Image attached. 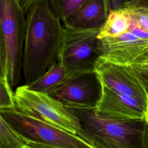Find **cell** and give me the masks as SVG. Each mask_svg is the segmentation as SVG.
<instances>
[{"instance_id":"obj_1","label":"cell","mask_w":148,"mask_h":148,"mask_svg":"<svg viewBox=\"0 0 148 148\" xmlns=\"http://www.w3.org/2000/svg\"><path fill=\"white\" fill-rule=\"evenodd\" d=\"M63 28L47 0H38L27 14L22 68L28 86L43 76L57 63Z\"/></svg>"},{"instance_id":"obj_2","label":"cell","mask_w":148,"mask_h":148,"mask_svg":"<svg viewBox=\"0 0 148 148\" xmlns=\"http://www.w3.org/2000/svg\"><path fill=\"white\" fill-rule=\"evenodd\" d=\"M68 107L80 123L77 135L93 148H145L146 119H114L98 113L96 107Z\"/></svg>"},{"instance_id":"obj_3","label":"cell","mask_w":148,"mask_h":148,"mask_svg":"<svg viewBox=\"0 0 148 148\" xmlns=\"http://www.w3.org/2000/svg\"><path fill=\"white\" fill-rule=\"evenodd\" d=\"M14 100V108L25 114L74 135L81 131L79 119L69 108L47 94L30 90L24 85L16 88Z\"/></svg>"},{"instance_id":"obj_4","label":"cell","mask_w":148,"mask_h":148,"mask_svg":"<svg viewBox=\"0 0 148 148\" xmlns=\"http://www.w3.org/2000/svg\"><path fill=\"white\" fill-rule=\"evenodd\" d=\"M0 114L14 132L27 140L61 148H93L79 136L25 114L14 107L0 109Z\"/></svg>"},{"instance_id":"obj_5","label":"cell","mask_w":148,"mask_h":148,"mask_svg":"<svg viewBox=\"0 0 148 148\" xmlns=\"http://www.w3.org/2000/svg\"><path fill=\"white\" fill-rule=\"evenodd\" d=\"M99 31L63 28L58 62L75 75L95 71V64L102 56Z\"/></svg>"},{"instance_id":"obj_6","label":"cell","mask_w":148,"mask_h":148,"mask_svg":"<svg viewBox=\"0 0 148 148\" xmlns=\"http://www.w3.org/2000/svg\"><path fill=\"white\" fill-rule=\"evenodd\" d=\"M24 15L17 0H0V23L7 50L6 79L12 88L21 79Z\"/></svg>"},{"instance_id":"obj_7","label":"cell","mask_w":148,"mask_h":148,"mask_svg":"<svg viewBox=\"0 0 148 148\" xmlns=\"http://www.w3.org/2000/svg\"><path fill=\"white\" fill-rule=\"evenodd\" d=\"M103 92V84L96 71L75 75L49 95L67 106L95 108Z\"/></svg>"},{"instance_id":"obj_8","label":"cell","mask_w":148,"mask_h":148,"mask_svg":"<svg viewBox=\"0 0 148 148\" xmlns=\"http://www.w3.org/2000/svg\"><path fill=\"white\" fill-rule=\"evenodd\" d=\"M95 71L103 86L148 105L147 95L130 65L113 63L101 57L95 64Z\"/></svg>"},{"instance_id":"obj_9","label":"cell","mask_w":148,"mask_h":148,"mask_svg":"<svg viewBox=\"0 0 148 148\" xmlns=\"http://www.w3.org/2000/svg\"><path fill=\"white\" fill-rule=\"evenodd\" d=\"M101 39L102 57L118 64L128 65L148 45V39L138 36L131 29L114 37Z\"/></svg>"},{"instance_id":"obj_10","label":"cell","mask_w":148,"mask_h":148,"mask_svg":"<svg viewBox=\"0 0 148 148\" xmlns=\"http://www.w3.org/2000/svg\"><path fill=\"white\" fill-rule=\"evenodd\" d=\"M147 104L137 99L117 93L103 86L101 99L97 105L98 113L118 119H146Z\"/></svg>"},{"instance_id":"obj_11","label":"cell","mask_w":148,"mask_h":148,"mask_svg":"<svg viewBox=\"0 0 148 148\" xmlns=\"http://www.w3.org/2000/svg\"><path fill=\"white\" fill-rule=\"evenodd\" d=\"M107 0H87L62 22L65 27L79 31L99 30L109 13Z\"/></svg>"},{"instance_id":"obj_12","label":"cell","mask_w":148,"mask_h":148,"mask_svg":"<svg viewBox=\"0 0 148 148\" xmlns=\"http://www.w3.org/2000/svg\"><path fill=\"white\" fill-rule=\"evenodd\" d=\"M75 75L58 62L43 76L26 87L32 91L49 94L64 85Z\"/></svg>"},{"instance_id":"obj_13","label":"cell","mask_w":148,"mask_h":148,"mask_svg":"<svg viewBox=\"0 0 148 148\" xmlns=\"http://www.w3.org/2000/svg\"><path fill=\"white\" fill-rule=\"evenodd\" d=\"M131 25V18L126 8L110 10L105 24L99 29L98 38L119 36L129 31Z\"/></svg>"},{"instance_id":"obj_14","label":"cell","mask_w":148,"mask_h":148,"mask_svg":"<svg viewBox=\"0 0 148 148\" xmlns=\"http://www.w3.org/2000/svg\"><path fill=\"white\" fill-rule=\"evenodd\" d=\"M28 142L14 132L0 114V148H25Z\"/></svg>"},{"instance_id":"obj_15","label":"cell","mask_w":148,"mask_h":148,"mask_svg":"<svg viewBox=\"0 0 148 148\" xmlns=\"http://www.w3.org/2000/svg\"><path fill=\"white\" fill-rule=\"evenodd\" d=\"M54 14L63 21L69 14L76 10L87 0H47Z\"/></svg>"},{"instance_id":"obj_16","label":"cell","mask_w":148,"mask_h":148,"mask_svg":"<svg viewBox=\"0 0 148 148\" xmlns=\"http://www.w3.org/2000/svg\"><path fill=\"white\" fill-rule=\"evenodd\" d=\"M128 65L143 86L148 97V45L144 51Z\"/></svg>"},{"instance_id":"obj_17","label":"cell","mask_w":148,"mask_h":148,"mask_svg":"<svg viewBox=\"0 0 148 148\" xmlns=\"http://www.w3.org/2000/svg\"><path fill=\"white\" fill-rule=\"evenodd\" d=\"M127 8L131 20V28H137L148 32V8L123 6ZM123 8V7H122Z\"/></svg>"},{"instance_id":"obj_18","label":"cell","mask_w":148,"mask_h":148,"mask_svg":"<svg viewBox=\"0 0 148 148\" xmlns=\"http://www.w3.org/2000/svg\"><path fill=\"white\" fill-rule=\"evenodd\" d=\"M14 107V93L8 82L0 77V109Z\"/></svg>"},{"instance_id":"obj_19","label":"cell","mask_w":148,"mask_h":148,"mask_svg":"<svg viewBox=\"0 0 148 148\" xmlns=\"http://www.w3.org/2000/svg\"><path fill=\"white\" fill-rule=\"evenodd\" d=\"M7 76V50L5 37L0 23V77L6 80Z\"/></svg>"},{"instance_id":"obj_20","label":"cell","mask_w":148,"mask_h":148,"mask_svg":"<svg viewBox=\"0 0 148 148\" xmlns=\"http://www.w3.org/2000/svg\"><path fill=\"white\" fill-rule=\"evenodd\" d=\"M109 5V10L121 8L124 5L135 0H107Z\"/></svg>"},{"instance_id":"obj_21","label":"cell","mask_w":148,"mask_h":148,"mask_svg":"<svg viewBox=\"0 0 148 148\" xmlns=\"http://www.w3.org/2000/svg\"><path fill=\"white\" fill-rule=\"evenodd\" d=\"M18 4L24 14H27L31 6L38 0H17Z\"/></svg>"},{"instance_id":"obj_22","label":"cell","mask_w":148,"mask_h":148,"mask_svg":"<svg viewBox=\"0 0 148 148\" xmlns=\"http://www.w3.org/2000/svg\"><path fill=\"white\" fill-rule=\"evenodd\" d=\"M123 6H135V7H146L148 8V0H135L129 2ZM121 7V8H122Z\"/></svg>"},{"instance_id":"obj_23","label":"cell","mask_w":148,"mask_h":148,"mask_svg":"<svg viewBox=\"0 0 148 148\" xmlns=\"http://www.w3.org/2000/svg\"><path fill=\"white\" fill-rule=\"evenodd\" d=\"M25 148H61V147H57L51 146L49 145L38 143H36V142H34L28 140V142L27 143Z\"/></svg>"},{"instance_id":"obj_24","label":"cell","mask_w":148,"mask_h":148,"mask_svg":"<svg viewBox=\"0 0 148 148\" xmlns=\"http://www.w3.org/2000/svg\"><path fill=\"white\" fill-rule=\"evenodd\" d=\"M144 143H145V148H148V120L147 121L146 128H145Z\"/></svg>"},{"instance_id":"obj_25","label":"cell","mask_w":148,"mask_h":148,"mask_svg":"<svg viewBox=\"0 0 148 148\" xmlns=\"http://www.w3.org/2000/svg\"><path fill=\"white\" fill-rule=\"evenodd\" d=\"M147 120H148V106H147Z\"/></svg>"}]
</instances>
